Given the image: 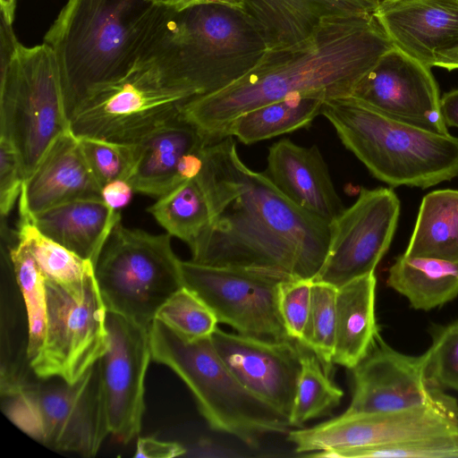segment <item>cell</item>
<instances>
[{
    "label": "cell",
    "mask_w": 458,
    "mask_h": 458,
    "mask_svg": "<svg viewBox=\"0 0 458 458\" xmlns=\"http://www.w3.org/2000/svg\"><path fill=\"white\" fill-rule=\"evenodd\" d=\"M301 370L293 408L289 416L292 428L329 415L341 403L344 391L329 377L328 371L315 352L296 341Z\"/></svg>",
    "instance_id": "29"
},
{
    "label": "cell",
    "mask_w": 458,
    "mask_h": 458,
    "mask_svg": "<svg viewBox=\"0 0 458 458\" xmlns=\"http://www.w3.org/2000/svg\"><path fill=\"white\" fill-rule=\"evenodd\" d=\"M400 209L393 190L361 188L356 201L330 224L327 254L313 280L339 288L374 273L392 242Z\"/></svg>",
    "instance_id": "13"
},
{
    "label": "cell",
    "mask_w": 458,
    "mask_h": 458,
    "mask_svg": "<svg viewBox=\"0 0 458 458\" xmlns=\"http://www.w3.org/2000/svg\"><path fill=\"white\" fill-rule=\"evenodd\" d=\"M208 4H217L242 10L243 0H209Z\"/></svg>",
    "instance_id": "47"
},
{
    "label": "cell",
    "mask_w": 458,
    "mask_h": 458,
    "mask_svg": "<svg viewBox=\"0 0 458 458\" xmlns=\"http://www.w3.org/2000/svg\"><path fill=\"white\" fill-rule=\"evenodd\" d=\"M313 455L325 458H458V432L389 445L318 452Z\"/></svg>",
    "instance_id": "35"
},
{
    "label": "cell",
    "mask_w": 458,
    "mask_h": 458,
    "mask_svg": "<svg viewBox=\"0 0 458 458\" xmlns=\"http://www.w3.org/2000/svg\"><path fill=\"white\" fill-rule=\"evenodd\" d=\"M372 4H374L377 7L383 4L384 3H386L390 0H367Z\"/></svg>",
    "instance_id": "48"
},
{
    "label": "cell",
    "mask_w": 458,
    "mask_h": 458,
    "mask_svg": "<svg viewBox=\"0 0 458 458\" xmlns=\"http://www.w3.org/2000/svg\"><path fill=\"white\" fill-rule=\"evenodd\" d=\"M367 0H243L242 11L267 49L309 38L324 19L374 13Z\"/></svg>",
    "instance_id": "22"
},
{
    "label": "cell",
    "mask_w": 458,
    "mask_h": 458,
    "mask_svg": "<svg viewBox=\"0 0 458 458\" xmlns=\"http://www.w3.org/2000/svg\"><path fill=\"white\" fill-rule=\"evenodd\" d=\"M386 284L413 309L430 310L458 296V261L403 253L389 267Z\"/></svg>",
    "instance_id": "26"
},
{
    "label": "cell",
    "mask_w": 458,
    "mask_h": 458,
    "mask_svg": "<svg viewBox=\"0 0 458 458\" xmlns=\"http://www.w3.org/2000/svg\"><path fill=\"white\" fill-rule=\"evenodd\" d=\"M132 192L133 189L128 181L117 179L102 187L101 196L107 206L117 210L130 202Z\"/></svg>",
    "instance_id": "41"
},
{
    "label": "cell",
    "mask_w": 458,
    "mask_h": 458,
    "mask_svg": "<svg viewBox=\"0 0 458 458\" xmlns=\"http://www.w3.org/2000/svg\"><path fill=\"white\" fill-rule=\"evenodd\" d=\"M325 99L295 94L241 114L224 131L243 144H252L308 127L321 113Z\"/></svg>",
    "instance_id": "28"
},
{
    "label": "cell",
    "mask_w": 458,
    "mask_h": 458,
    "mask_svg": "<svg viewBox=\"0 0 458 458\" xmlns=\"http://www.w3.org/2000/svg\"><path fill=\"white\" fill-rule=\"evenodd\" d=\"M45 284L46 335L30 368L38 378L74 383L106 352L107 310L95 272L74 284Z\"/></svg>",
    "instance_id": "11"
},
{
    "label": "cell",
    "mask_w": 458,
    "mask_h": 458,
    "mask_svg": "<svg viewBox=\"0 0 458 458\" xmlns=\"http://www.w3.org/2000/svg\"><path fill=\"white\" fill-rule=\"evenodd\" d=\"M441 113L446 126L458 128V89L445 93L441 98Z\"/></svg>",
    "instance_id": "42"
},
{
    "label": "cell",
    "mask_w": 458,
    "mask_h": 458,
    "mask_svg": "<svg viewBox=\"0 0 458 458\" xmlns=\"http://www.w3.org/2000/svg\"><path fill=\"white\" fill-rule=\"evenodd\" d=\"M106 325L108 346L98 361L103 403L110 434L126 444L141 429L149 329L112 311Z\"/></svg>",
    "instance_id": "15"
},
{
    "label": "cell",
    "mask_w": 458,
    "mask_h": 458,
    "mask_svg": "<svg viewBox=\"0 0 458 458\" xmlns=\"http://www.w3.org/2000/svg\"><path fill=\"white\" fill-rule=\"evenodd\" d=\"M180 263L169 233L151 234L118 222L95 265L106 310L149 329L159 308L183 286Z\"/></svg>",
    "instance_id": "8"
},
{
    "label": "cell",
    "mask_w": 458,
    "mask_h": 458,
    "mask_svg": "<svg viewBox=\"0 0 458 458\" xmlns=\"http://www.w3.org/2000/svg\"><path fill=\"white\" fill-rule=\"evenodd\" d=\"M161 8L182 11L198 4H208L209 0H151Z\"/></svg>",
    "instance_id": "44"
},
{
    "label": "cell",
    "mask_w": 458,
    "mask_h": 458,
    "mask_svg": "<svg viewBox=\"0 0 458 458\" xmlns=\"http://www.w3.org/2000/svg\"><path fill=\"white\" fill-rule=\"evenodd\" d=\"M31 380L4 396V411L30 437L60 451L92 457L110 434L98 363L79 380Z\"/></svg>",
    "instance_id": "10"
},
{
    "label": "cell",
    "mask_w": 458,
    "mask_h": 458,
    "mask_svg": "<svg viewBox=\"0 0 458 458\" xmlns=\"http://www.w3.org/2000/svg\"><path fill=\"white\" fill-rule=\"evenodd\" d=\"M423 355L429 382L442 390L458 391V320L436 330Z\"/></svg>",
    "instance_id": "37"
},
{
    "label": "cell",
    "mask_w": 458,
    "mask_h": 458,
    "mask_svg": "<svg viewBox=\"0 0 458 458\" xmlns=\"http://www.w3.org/2000/svg\"><path fill=\"white\" fill-rule=\"evenodd\" d=\"M313 279L287 278L279 283L278 310L288 335L302 342L309 320Z\"/></svg>",
    "instance_id": "38"
},
{
    "label": "cell",
    "mask_w": 458,
    "mask_h": 458,
    "mask_svg": "<svg viewBox=\"0 0 458 458\" xmlns=\"http://www.w3.org/2000/svg\"><path fill=\"white\" fill-rule=\"evenodd\" d=\"M23 182L21 164L15 148L8 140L0 137V211L3 220L19 199Z\"/></svg>",
    "instance_id": "39"
},
{
    "label": "cell",
    "mask_w": 458,
    "mask_h": 458,
    "mask_svg": "<svg viewBox=\"0 0 458 458\" xmlns=\"http://www.w3.org/2000/svg\"><path fill=\"white\" fill-rule=\"evenodd\" d=\"M434 66L449 71L458 69V47L440 54L437 57Z\"/></svg>",
    "instance_id": "45"
},
{
    "label": "cell",
    "mask_w": 458,
    "mask_h": 458,
    "mask_svg": "<svg viewBox=\"0 0 458 458\" xmlns=\"http://www.w3.org/2000/svg\"><path fill=\"white\" fill-rule=\"evenodd\" d=\"M337 287L314 281L311 304L303 341L328 371L333 365L336 332Z\"/></svg>",
    "instance_id": "33"
},
{
    "label": "cell",
    "mask_w": 458,
    "mask_h": 458,
    "mask_svg": "<svg viewBox=\"0 0 458 458\" xmlns=\"http://www.w3.org/2000/svg\"><path fill=\"white\" fill-rule=\"evenodd\" d=\"M148 211L167 233L188 245L210 222L209 207L196 178L159 197Z\"/></svg>",
    "instance_id": "30"
},
{
    "label": "cell",
    "mask_w": 458,
    "mask_h": 458,
    "mask_svg": "<svg viewBox=\"0 0 458 458\" xmlns=\"http://www.w3.org/2000/svg\"><path fill=\"white\" fill-rule=\"evenodd\" d=\"M211 340L240 383L289 419L301 370L296 341L228 333L218 327Z\"/></svg>",
    "instance_id": "18"
},
{
    "label": "cell",
    "mask_w": 458,
    "mask_h": 458,
    "mask_svg": "<svg viewBox=\"0 0 458 458\" xmlns=\"http://www.w3.org/2000/svg\"><path fill=\"white\" fill-rule=\"evenodd\" d=\"M264 173L292 202L329 225L345 209L315 145L302 147L288 139L275 142Z\"/></svg>",
    "instance_id": "21"
},
{
    "label": "cell",
    "mask_w": 458,
    "mask_h": 458,
    "mask_svg": "<svg viewBox=\"0 0 458 458\" xmlns=\"http://www.w3.org/2000/svg\"><path fill=\"white\" fill-rule=\"evenodd\" d=\"M149 340L152 360L184 382L212 429L253 448L267 435H287L292 429L288 417L240 383L216 351L211 336L188 338L154 319Z\"/></svg>",
    "instance_id": "6"
},
{
    "label": "cell",
    "mask_w": 458,
    "mask_h": 458,
    "mask_svg": "<svg viewBox=\"0 0 458 458\" xmlns=\"http://www.w3.org/2000/svg\"><path fill=\"white\" fill-rule=\"evenodd\" d=\"M374 15L394 47L430 68L458 47V0H390Z\"/></svg>",
    "instance_id": "19"
},
{
    "label": "cell",
    "mask_w": 458,
    "mask_h": 458,
    "mask_svg": "<svg viewBox=\"0 0 458 458\" xmlns=\"http://www.w3.org/2000/svg\"><path fill=\"white\" fill-rule=\"evenodd\" d=\"M16 235L28 247L46 280L70 285L95 272L90 260L45 236L27 217L20 216Z\"/></svg>",
    "instance_id": "32"
},
{
    "label": "cell",
    "mask_w": 458,
    "mask_h": 458,
    "mask_svg": "<svg viewBox=\"0 0 458 458\" xmlns=\"http://www.w3.org/2000/svg\"><path fill=\"white\" fill-rule=\"evenodd\" d=\"M344 147L391 187L427 189L458 176V137L386 114L352 95L323 102Z\"/></svg>",
    "instance_id": "5"
},
{
    "label": "cell",
    "mask_w": 458,
    "mask_h": 458,
    "mask_svg": "<svg viewBox=\"0 0 458 458\" xmlns=\"http://www.w3.org/2000/svg\"><path fill=\"white\" fill-rule=\"evenodd\" d=\"M352 96L378 111L437 133H449L430 71L393 47L359 82Z\"/></svg>",
    "instance_id": "17"
},
{
    "label": "cell",
    "mask_w": 458,
    "mask_h": 458,
    "mask_svg": "<svg viewBox=\"0 0 458 458\" xmlns=\"http://www.w3.org/2000/svg\"><path fill=\"white\" fill-rule=\"evenodd\" d=\"M82 151L101 187L117 180H128L136 159L135 143L98 138H79Z\"/></svg>",
    "instance_id": "36"
},
{
    "label": "cell",
    "mask_w": 458,
    "mask_h": 458,
    "mask_svg": "<svg viewBox=\"0 0 458 458\" xmlns=\"http://www.w3.org/2000/svg\"><path fill=\"white\" fill-rule=\"evenodd\" d=\"M192 98L145 56L120 80L91 91L71 117L70 130L78 138L137 143L181 116Z\"/></svg>",
    "instance_id": "9"
},
{
    "label": "cell",
    "mask_w": 458,
    "mask_h": 458,
    "mask_svg": "<svg viewBox=\"0 0 458 458\" xmlns=\"http://www.w3.org/2000/svg\"><path fill=\"white\" fill-rule=\"evenodd\" d=\"M17 0H0V16L7 24L13 25Z\"/></svg>",
    "instance_id": "46"
},
{
    "label": "cell",
    "mask_w": 458,
    "mask_h": 458,
    "mask_svg": "<svg viewBox=\"0 0 458 458\" xmlns=\"http://www.w3.org/2000/svg\"><path fill=\"white\" fill-rule=\"evenodd\" d=\"M267 50L242 10L202 4L182 11L164 8L145 56L197 98L242 77Z\"/></svg>",
    "instance_id": "4"
},
{
    "label": "cell",
    "mask_w": 458,
    "mask_h": 458,
    "mask_svg": "<svg viewBox=\"0 0 458 458\" xmlns=\"http://www.w3.org/2000/svg\"><path fill=\"white\" fill-rule=\"evenodd\" d=\"M353 388L346 413L385 412L435 406L458 407L456 400L433 386L424 355L397 352L377 335L367 355L352 369Z\"/></svg>",
    "instance_id": "16"
},
{
    "label": "cell",
    "mask_w": 458,
    "mask_h": 458,
    "mask_svg": "<svg viewBox=\"0 0 458 458\" xmlns=\"http://www.w3.org/2000/svg\"><path fill=\"white\" fill-rule=\"evenodd\" d=\"M101 190L80 139L69 130L54 141L24 181L18 199L19 216L30 217L77 199H102Z\"/></svg>",
    "instance_id": "20"
},
{
    "label": "cell",
    "mask_w": 458,
    "mask_h": 458,
    "mask_svg": "<svg viewBox=\"0 0 458 458\" xmlns=\"http://www.w3.org/2000/svg\"><path fill=\"white\" fill-rule=\"evenodd\" d=\"M9 258L25 306L27 355L30 362L39 352L46 335V279L28 247L21 242L18 241L10 248Z\"/></svg>",
    "instance_id": "31"
},
{
    "label": "cell",
    "mask_w": 458,
    "mask_h": 458,
    "mask_svg": "<svg viewBox=\"0 0 458 458\" xmlns=\"http://www.w3.org/2000/svg\"><path fill=\"white\" fill-rule=\"evenodd\" d=\"M180 267L183 286L211 308L219 323L245 335L292 339L277 303L278 285L284 278L242 268L200 265L191 260H181Z\"/></svg>",
    "instance_id": "12"
},
{
    "label": "cell",
    "mask_w": 458,
    "mask_h": 458,
    "mask_svg": "<svg viewBox=\"0 0 458 458\" xmlns=\"http://www.w3.org/2000/svg\"><path fill=\"white\" fill-rule=\"evenodd\" d=\"M457 432L458 407L425 406L385 412H344L310 428L291 429L287 440L296 453L338 452Z\"/></svg>",
    "instance_id": "14"
},
{
    "label": "cell",
    "mask_w": 458,
    "mask_h": 458,
    "mask_svg": "<svg viewBox=\"0 0 458 458\" xmlns=\"http://www.w3.org/2000/svg\"><path fill=\"white\" fill-rule=\"evenodd\" d=\"M403 253L458 261V190H437L424 196Z\"/></svg>",
    "instance_id": "27"
},
{
    "label": "cell",
    "mask_w": 458,
    "mask_h": 458,
    "mask_svg": "<svg viewBox=\"0 0 458 458\" xmlns=\"http://www.w3.org/2000/svg\"><path fill=\"white\" fill-rule=\"evenodd\" d=\"M201 157L195 178L210 222L189 244L191 260L314 279L327 254L330 225L292 202L265 173L249 168L233 137L206 145Z\"/></svg>",
    "instance_id": "1"
},
{
    "label": "cell",
    "mask_w": 458,
    "mask_h": 458,
    "mask_svg": "<svg viewBox=\"0 0 458 458\" xmlns=\"http://www.w3.org/2000/svg\"><path fill=\"white\" fill-rule=\"evenodd\" d=\"M209 143L181 115L135 143V164L127 181L133 191L159 198L184 182L178 175L182 157Z\"/></svg>",
    "instance_id": "23"
},
{
    "label": "cell",
    "mask_w": 458,
    "mask_h": 458,
    "mask_svg": "<svg viewBox=\"0 0 458 458\" xmlns=\"http://www.w3.org/2000/svg\"><path fill=\"white\" fill-rule=\"evenodd\" d=\"M376 286L377 278L371 273L337 289L333 364L352 369L379 335L375 314Z\"/></svg>",
    "instance_id": "25"
},
{
    "label": "cell",
    "mask_w": 458,
    "mask_h": 458,
    "mask_svg": "<svg viewBox=\"0 0 458 458\" xmlns=\"http://www.w3.org/2000/svg\"><path fill=\"white\" fill-rule=\"evenodd\" d=\"M0 137L15 148L24 181L54 141L70 130L61 71L45 42L21 45L0 37Z\"/></svg>",
    "instance_id": "7"
},
{
    "label": "cell",
    "mask_w": 458,
    "mask_h": 458,
    "mask_svg": "<svg viewBox=\"0 0 458 458\" xmlns=\"http://www.w3.org/2000/svg\"><path fill=\"white\" fill-rule=\"evenodd\" d=\"M163 11L151 0L66 1L43 42L59 64L69 122L91 91L146 55Z\"/></svg>",
    "instance_id": "3"
},
{
    "label": "cell",
    "mask_w": 458,
    "mask_h": 458,
    "mask_svg": "<svg viewBox=\"0 0 458 458\" xmlns=\"http://www.w3.org/2000/svg\"><path fill=\"white\" fill-rule=\"evenodd\" d=\"M185 448L178 443L167 442L154 437H139L135 457L173 458L184 454Z\"/></svg>",
    "instance_id": "40"
},
{
    "label": "cell",
    "mask_w": 458,
    "mask_h": 458,
    "mask_svg": "<svg viewBox=\"0 0 458 458\" xmlns=\"http://www.w3.org/2000/svg\"><path fill=\"white\" fill-rule=\"evenodd\" d=\"M201 149L182 157L178 165V175L182 181L193 179L199 174L202 166Z\"/></svg>",
    "instance_id": "43"
},
{
    "label": "cell",
    "mask_w": 458,
    "mask_h": 458,
    "mask_svg": "<svg viewBox=\"0 0 458 458\" xmlns=\"http://www.w3.org/2000/svg\"><path fill=\"white\" fill-rule=\"evenodd\" d=\"M155 319L191 339L211 336L219 323L211 308L185 286L176 291L159 308Z\"/></svg>",
    "instance_id": "34"
},
{
    "label": "cell",
    "mask_w": 458,
    "mask_h": 458,
    "mask_svg": "<svg viewBox=\"0 0 458 458\" xmlns=\"http://www.w3.org/2000/svg\"><path fill=\"white\" fill-rule=\"evenodd\" d=\"M27 218L45 236L94 266L112 229L121 220L120 214L102 199L66 202Z\"/></svg>",
    "instance_id": "24"
},
{
    "label": "cell",
    "mask_w": 458,
    "mask_h": 458,
    "mask_svg": "<svg viewBox=\"0 0 458 458\" xmlns=\"http://www.w3.org/2000/svg\"><path fill=\"white\" fill-rule=\"evenodd\" d=\"M393 47L374 13L326 18L309 38L267 49L234 82L187 102L182 116L213 142L223 138L226 126L241 114L289 96L326 100L352 95Z\"/></svg>",
    "instance_id": "2"
}]
</instances>
